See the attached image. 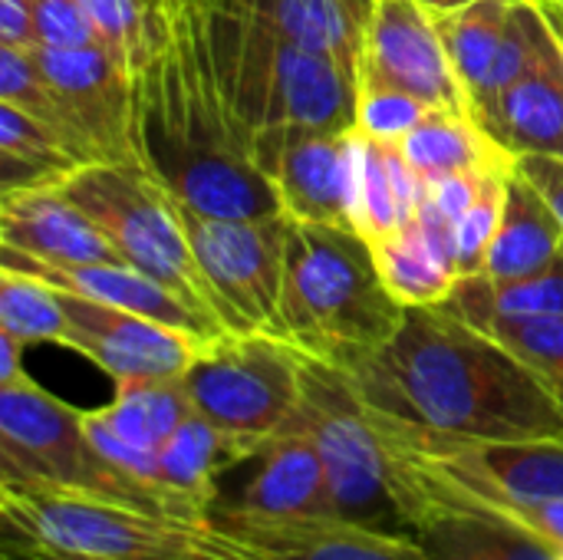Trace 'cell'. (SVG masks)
<instances>
[{"mask_svg": "<svg viewBox=\"0 0 563 560\" xmlns=\"http://www.w3.org/2000/svg\"><path fill=\"white\" fill-rule=\"evenodd\" d=\"M376 426L383 432L396 495L409 525L422 508L482 512L521 525L563 551V436L521 442H445L383 422Z\"/></svg>", "mask_w": 563, "mask_h": 560, "instance_id": "4", "label": "cell"}, {"mask_svg": "<svg viewBox=\"0 0 563 560\" xmlns=\"http://www.w3.org/2000/svg\"><path fill=\"white\" fill-rule=\"evenodd\" d=\"M538 7H541V13H544V20H548V26H551L554 40L561 43V53H563V7L551 3V0H538Z\"/></svg>", "mask_w": 563, "mask_h": 560, "instance_id": "42", "label": "cell"}, {"mask_svg": "<svg viewBox=\"0 0 563 560\" xmlns=\"http://www.w3.org/2000/svg\"><path fill=\"white\" fill-rule=\"evenodd\" d=\"M373 254L389 294L402 307H435L449 300L462 281L452 224H445L429 208H416V215L399 231L373 241Z\"/></svg>", "mask_w": 563, "mask_h": 560, "instance_id": "21", "label": "cell"}, {"mask_svg": "<svg viewBox=\"0 0 563 560\" xmlns=\"http://www.w3.org/2000/svg\"><path fill=\"white\" fill-rule=\"evenodd\" d=\"M135 149L139 165L181 208L214 218L284 215L274 185L254 165L247 132L218 92L191 0L165 7L135 66Z\"/></svg>", "mask_w": 563, "mask_h": 560, "instance_id": "2", "label": "cell"}, {"mask_svg": "<svg viewBox=\"0 0 563 560\" xmlns=\"http://www.w3.org/2000/svg\"><path fill=\"white\" fill-rule=\"evenodd\" d=\"M383 426L445 442H521L563 436V409L495 337L459 314L406 307L399 330L343 366Z\"/></svg>", "mask_w": 563, "mask_h": 560, "instance_id": "1", "label": "cell"}, {"mask_svg": "<svg viewBox=\"0 0 563 560\" xmlns=\"http://www.w3.org/2000/svg\"><path fill=\"white\" fill-rule=\"evenodd\" d=\"M218 3L241 10L280 30L294 43L356 69L366 23L376 0H218Z\"/></svg>", "mask_w": 563, "mask_h": 560, "instance_id": "24", "label": "cell"}, {"mask_svg": "<svg viewBox=\"0 0 563 560\" xmlns=\"http://www.w3.org/2000/svg\"><path fill=\"white\" fill-rule=\"evenodd\" d=\"M0 102L20 109L23 116L36 119L43 129H49L63 142V149L79 162V168L99 165L96 155H92V149L79 135V129H76L66 102L53 89V83L46 79V73L36 66V59H33L30 50L0 46Z\"/></svg>", "mask_w": 563, "mask_h": 560, "instance_id": "31", "label": "cell"}, {"mask_svg": "<svg viewBox=\"0 0 563 560\" xmlns=\"http://www.w3.org/2000/svg\"><path fill=\"white\" fill-rule=\"evenodd\" d=\"M402 317L406 307L389 294L373 244L356 228L290 221L271 333L343 370L383 347Z\"/></svg>", "mask_w": 563, "mask_h": 560, "instance_id": "5", "label": "cell"}, {"mask_svg": "<svg viewBox=\"0 0 563 560\" xmlns=\"http://www.w3.org/2000/svg\"><path fill=\"white\" fill-rule=\"evenodd\" d=\"M563 251V221L544 191L515 168L508 182V198L501 211V224L488 248V261L482 277L515 281L541 271Z\"/></svg>", "mask_w": 563, "mask_h": 560, "instance_id": "25", "label": "cell"}, {"mask_svg": "<svg viewBox=\"0 0 563 560\" xmlns=\"http://www.w3.org/2000/svg\"><path fill=\"white\" fill-rule=\"evenodd\" d=\"M0 46H16V50L36 46L33 0H0Z\"/></svg>", "mask_w": 563, "mask_h": 560, "instance_id": "38", "label": "cell"}, {"mask_svg": "<svg viewBox=\"0 0 563 560\" xmlns=\"http://www.w3.org/2000/svg\"><path fill=\"white\" fill-rule=\"evenodd\" d=\"M254 165L277 191L290 221L353 228V129L343 132H271L254 142Z\"/></svg>", "mask_w": 563, "mask_h": 560, "instance_id": "16", "label": "cell"}, {"mask_svg": "<svg viewBox=\"0 0 563 560\" xmlns=\"http://www.w3.org/2000/svg\"><path fill=\"white\" fill-rule=\"evenodd\" d=\"M442 307L468 323L488 317H505V320L563 317V251L541 271L515 281H492L482 274L462 277L449 294V300H442Z\"/></svg>", "mask_w": 563, "mask_h": 560, "instance_id": "29", "label": "cell"}, {"mask_svg": "<svg viewBox=\"0 0 563 560\" xmlns=\"http://www.w3.org/2000/svg\"><path fill=\"white\" fill-rule=\"evenodd\" d=\"M0 248L56 267L129 264L56 185L0 195Z\"/></svg>", "mask_w": 563, "mask_h": 560, "instance_id": "19", "label": "cell"}, {"mask_svg": "<svg viewBox=\"0 0 563 560\" xmlns=\"http://www.w3.org/2000/svg\"><path fill=\"white\" fill-rule=\"evenodd\" d=\"M178 218L224 327L231 333H271L284 284L290 218H214L181 205Z\"/></svg>", "mask_w": 563, "mask_h": 560, "instance_id": "11", "label": "cell"}, {"mask_svg": "<svg viewBox=\"0 0 563 560\" xmlns=\"http://www.w3.org/2000/svg\"><path fill=\"white\" fill-rule=\"evenodd\" d=\"M303 363L307 353L277 333H221L181 373V386L201 419L264 452L300 409Z\"/></svg>", "mask_w": 563, "mask_h": 560, "instance_id": "10", "label": "cell"}, {"mask_svg": "<svg viewBox=\"0 0 563 560\" xmlns=\"http://www.w3.org/2000/svg\"><path fill=\"white\" fill-rule=\"evenodd\" d=\"M191 17L218 92L251 142L294 129H356V69L218 0H191Z\"/></svg>", "mask_w": 563, "mask_h": 560, "instance_id": "3", "label": "cell"}, {"mask_svg": "<svg viewBox=\"0 0 563 560\" xmlns=\"http://www.w3.org/2000/svg\"><path fill=\"white\" fill-rule=\"evenodd\" d=\"M561 560H563V551H561Z\"/></svg>", "mask_w": 563, "mask_h": 560, "instance_id": "45", "label": "cell"}, {"mask_svg": "<svg viewBox=\"0 0 563 560\" xmlns=\"http://www.w3.org/2000/svg\"><path fill=\"white\" fill-rule=\"evenodd\" d=\"M551 3H558V7H563V0H551Z\"/></svg>", "mask_w": 563, "mask_h": 560, "instance_id": "44", "label": "cell"}, {"mask_svg": "<svg viewBox=\"0 0 563 560\" xmlns=\"http://www.w3.org/2000/svg\"><path fill=\"white\" fill-rule=\"evenodd\" d=\"M399 152L422 182L501 172L518 165V158L508 149H501L472 112L452 109H432L399 142Z\"/></svg>", "mask_w": 563, "mask_h": 560, "instance_id": "27", "label": "cell"}, {"mask_svg": "<svg viewBox=\"0 0 563 560\" xmlns=\"http://www.w3.org/2000/svg\"><path fill=\"white\" fill-rule=\"evenodd\" d=\"M429 112H432V106H426L416 96L396 92V89L360 86V92H356V132H363L376 142L399 145Z\"/></svg>", "mask_w": 563, "mask_h": 560, "instance_id": "36", "label": "cell"}, {"mask_svg": "<svg viewBox=\"0 0 563 560\" xmlns=\"http://www.w3.org/2000/svg\"><path fill=\"white\" fill-rule=\"evenodd\" d=\"M59 297L66 310V330L59 347L86 356L112 383L178 380L198 360L205 343H211L69 290H59Z\"/></svg>", "mask_w": 563, "mask_h": 560, "instance_id": "14", "label": "cell"}, {"mask_svg": "<svg viewBox=\"0 0 563 560\" xmlns=\"http://www.w3.org/2000/svg\"><path fill=\"white\" fill-rule=\"evenodd\" d=\"M23 350L26 347L16 337H10V333L0 330V386L16 383L20 376H26V370H23Z\"/></svg>", "mask_w": 563, "mask_h": 560, "instance_id": "41", "label": "cell"}, {"mask_svg": "<svg viewBox=\"0 0 563 560\" xmlns=\"http://www.w3.org/2000/svg\"><path fill=\"white\" fill-rule=\"evenodd\" d=\"M333 495L317 446L300 429H284L257 455V472L234 498H218L208 521L224 531L333 521Z\"/></svg>", "mask_w": 563, "mask_h": 560, "instance_id": "17", "label": "cell"}, {"mask_svg": "<svg viewBox=\"0 0 563 560\" xmlns=\"http://www.w3.org/2000/svg\"><path fill=\"white\" fill-rule=\"evenodd\" d=\"M33 17H36V46L69 50V46L99 43L89 17L76 0H33Z\"/></svg>", "mask_w": 563, "mask_h": 560, "instance_id": "37", "label": "cell"}, {"mask_svg": "<svg viewBox=\"0 0 563 560\" xmlns=\"http://www.w3.org/2000/svg\"><path fill=\"white\" fill-rule=\"evenodd\" d=\"M0 330L16 337L23 347L56 343L66 330V310L59 287L26 271L0 264Z\"/></svg>", "mask_w": 563, "mask_h": 560, "instance_id": "33", "label": "cell"}, {"mask_svg": "<svg viewBox=\"0 0 563 560\" xmlns=\"http://www.w3.org/2000/svg\"><path fill=\"white\" fill-rule=\"evenodd\" d=\"M287 429H300L317 446L336 521L386 535H412L396 495L383 432L340 366L307 356L303 399Z\"/></svg>", "mask_w": 563, "mask_h": 560, "instance_id": "8", "label": "cell"}, {"mask_svg": "<svg viewBox=\"0 0 563 560\" xmlns=\"http://www.w3.org/2000/svg\"><path fill=\"white\" fill-rule=\"evenodd\" d=\"M257 455L261 449L251 442L191 413L158 449V485L178 502L185 515L208 518L211 505L221 498L218 479L234 465L254 462Z\"/></svg>", "mask_w": 563, "mask_h": 560, "instance_id": "22", "label": "cell"}, {"mask_svg": "<svg viewBox=\"0 0 563 560\" xmlns=\"http://www.w3.org/2000/svg\"><path fill=\"white\" fill-rule=\"evenodd\" d=\"M435 23L472 112L521 73L548 36L538 0H475Z\"/></svg>", "mask_w": 563, "mask_h": 560, "instance_id": "15", "label": "cell"}, {"mask_svg": "<svg viewBox=\"0 0 563 560\" xmlns=\"http://www.w3.org/2000/svg\"><path fill=\"white\" fill-rule=\"evenodd\" d=\"M432 17H445V13H455V10H462V7H468V3H475V0H419Z\"/></svg>", "mask_w": 563, "mask_h": 560, "instance_id": "43", "label": "cell"}, {"mask_svg": "<svg viewBox=\"0 0 563 560\" xmlns=\"http://www.w3.org/2000/svg\"><path fill=\"white\" fill-rule=\"evenodd\" d=\"M518 168V165H515ZM515 168L492 172L485 175L475 201L462 211V218L452 224V241H455V264L462 277H478L488 261V248L495 241V231L501 224L505 198H508V182Z\"/></svg>", "mask_w": 563, "mask_h": 560, "instance_id": "35", "label": "cell"}, {"mask_svg": "<svg viewBox=\"0 0 563 560\" xmlns=\"http://www.w3.org/2000/svg\"><path fill=\"white\" fill-rule=\"evenodd\" d=\"M36 66L66 102L79 135L99 165H139L135 149V69L112 50L33 46ZM142 168V165H139Z\"/></svg>", "mask_w": 563, "mask_h": 560, "instance_id": "13", "label": "cell"}, {"mask_svg": "<svg viewBox=\"0 0 563 560\" xmlns=\"http://www.w3.org/2000/svg\"><path fill=\"white\" fill-rule=\"evenodd\" d=\"M142 274L175 290L181 300L214 317L218 300L195 261L172 195L139 165H89L56 185Z\"/></svg>", "mask_w": 563, "mask_h": 560, "instance_id": "9", "label": "cell"}, {"mask_svg": "<svg viewBox=\"0 0 563 560\" xmlns=\"http://www.w3.org/2000/svg\"><path fill=\"white\" fill-rule=\"evenodd\" d=\"M0 560H96L86 554H73L53 545H43L30 535H20L13 528H3L0 535Z\"/></svg>", "mask_w": 563, "mask_h": 560, "instance_id": "39", "label": "cell"}, {"mask_svg": "<svg viewBox=\"0 0 563 560\" xmlns=\"http://www.w3.org/2000/svg\"><path fill=\"white\" fill-rule=\"evenodd\" d=\"M3 528L96 560H274L208 518H185L92 495L0 485Z\"/></svg>", "mask_w": 563, "mask_h": 560, "instance_id": "6", "label": "cell"}, {"mask_svg": "<svg viewBox=\"0 0 563 560\" xmlns=\"http://www.w3.org/2000/svg\"><path fill=\"white\" fill-rule=\"evenodd\" d=\"M422 178L409 168L399 145L376 142L353 129V228L373 244L399 231L419 205Z\"/></svg>", "mask_w": 563, "mask_h": 560, "instance_id": "23", "label": "cell"}, {"mask_svg": "<svg viewBox=\"0 0 563 560\" xmlns=\"http://www.w3.org/2000/svg\"><path fill=\"white\" fill-rule=\"evenodd\" d=\"M472 327L485 330L505 350H511L544 383V389L563 409V317H544V320L488 317Z\"/></svg>", "mask_w": 563, "mask_h": 560, "instance_id": "34", "label": "cell"}, {"mask_svg": "<svg viewBox=\"0 0 563 560\" xmlns=\"http://www.w3.org/2000/svg\"><path fill=\"white\" fill-rule=\"evenodd\" d=\"M79 162L36 119L0 102V195L36 185H59Z\"/></svg>", "mask_w": 563, "mask_h": 560, "instance_id": "32", "label": "cell"}, {"mask_svg": "<svg viewBox=\"0 0 563 560\" xmlns=\"http://www.w3.org/2000/svg\"><path fill=\"white\" fill-rule=\"evenodd\" d=\"M472 116L515 158H563V53L551 26L531 63Z\"/></svg>", "mask_w": 563, "mask_h": 560, "instance_id": "18", "label": "cell"}, {"mask_svg": "<svg viewBox=\"0 0 563 560\" xmlns=\"http://www.w3.org/2000/svg\"><path fill=\"white\" fill-rule=\"evenodd\" d=\"M412 528L432 560H561V548L482 512L422 508Z\"/></svg>", "mask_w": 563, "mask_h": 560, "instance_id": "26", "label": "cell"}, {"mask_svg": "<svg viewBox=\"0 0 563 560\" xmlns=\"http://www.w3.org/2000/svg\"><path fill=\"white\" fill-rule=\"evenodd\" d=\"M274 560H432L416 535H386L346 521H307L231 531Z\"/></svg>", "mask_w": 563, "mask_h": 560, "instance_id": "28", "label": "cell"}, {"mask_svg": "<svg viewBox=\"0 0 563 560\" xmlns=\"http://www.w3.org/2000/svg\"><path fill=\"white\" fill-rule=\"evenodd\" d=\"M191 399L178 380H125L115 383L109 406L92 409L89 416L106 426L115 439L132 449L155 452L172 439V432L191 416Z\"/></svg>", "mask_w": 563, "mask_h": 560, "instance_id": "30", "label": "cell"}, {"mask_svg": "<svg viewBox=\"0 0 563 560\" xmlns=\"http://www.w3.org/2000/svg\"><path fill=\"white\" fill-rule=\"evenodd\" d=\"M518 168H521V175H528L544 191V198L554 205V211L563 221V158L528 155V158H518Z\"/></svg>", "mask_w": 563, "mask_h": 560, "instance_id": "40", "label": "cell"}, {"mask_svg": "<svg viewBox=\"0 0 563 560\" xmlns=\"http://www.w3.org/2000/svg\"><path fill=\"white\" fill-rule=\"evenodd\" d=\"M0 485L53 488L181 515L168 495L112 469L92 446L82 409H73L30 376L0 386Z\"/></svg>", "mask_w": 563, "mask_h": 560, "instance_id": "7", "label": "cell"}, {"mask_svg": "<svg viewBox=\"0 0 563 560\" xmlns=\"http://www.w3.org/2000/svg\"><path fill=\"white\" fill-rule=\"evenodd\" d=\"M0 264L26 271L33 277H43L46 284L99 300V304H112L122 310H132L139 317H148L155 323H165L172 330L201 337V340H218L221 333H231L228 327H221L214 317L201 314L198 307H191L188 300H181L175 290H168L165 284L152 281L148 274H142L132 264H76V267H56V264H40L30 261L16 251L0 248Z\"/></svg>", "mask_w": 563, "mask_h": 560, "instance_id": "20", "label": "cell"}, {"mask_svg": "<svg viewBox=\"0 0 563 560\" xmlns=\"http://www.w3.org/2000/svg\"><path fill=\"white\" fill-rule=\"evenodd\" d=\"M356 83L416 96L432 109L472 112L449 59L445 40L439 33V23L419 0L373 3L360 50Z\"/></svg>", "mask_w": 563, "mask_h": 560, "instance_id": "12", "label": "cell"}]
</instances>
